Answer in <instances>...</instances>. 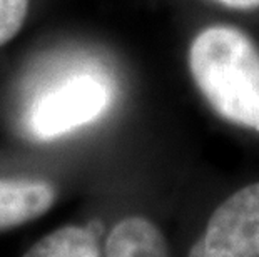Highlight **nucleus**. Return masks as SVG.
Instances as JSON below:
<instances>
[{
	"mask_svg": "<svg viewBox=\"0 0 259 257\" xmlns=\"http://www.w3.org/2000/svg\"><path fill=\"white\" fill-rule=\"evenodd\" d=\"M187 257H259V182L228 197Z\"/></svg>",
	"mask_w": 259,
	"mask_h": 257,
	"instance_id": "obj_3",
	"label": "nucleus"
},
{
	"mask_svg": "<svg viewBox=\"0 0 259 257\" xmlns=\"http://www.w3.org/2000/svg\"><path fill=\"white\" fill-rule=\"evenodd\" d=\"M56 202V189L46 180L0 179V232L35 221Z\"/></svg>",
	"mask_w": 259,
	"mask_h": 257,
	"instance_id": "obj_4",
	"label": "nucleus"
},
{
	"mask_svg": "<svg viewBox=\"0 0 259 257\" xmlns=\"http://www.w3.org/2000/svg\"><path fill=\"white\" fill-rule=\"evenodd\" d=\"M29 12V0H0V45L19 34Z\"/></svg>",
	"mask_w": 259,
	"mask_h": 257,
	"instance_id": "obj_7",
	"label": "nucleus"
},
{
	"mask_svg": "<svg viewBox=\"0 0 259 257\" xmlns=\"http://www.w3.org/2000/svg\"><path fill=\"white\" fill-rule=\"evenodd\" d=\"M22 257H101V250L91 229L65 226L38 239Z\"/></svg>",
	"mask_w": 259,
	"mask_h": 257,
	"instance_id": "obj_6",
	"label": "nucleus"
},
{
	"mask_svg": "<svg viewBox=\"0 0 259 257\" xmlns=\"http://www.w3.org/2000/svg\"><path fill=\"white\" fill-rule=\"evenodd\" d=\"M189 70L219 117L259 132V47L242 30L212 25L189 47Z\"/></svg>",
	"mask_w": 259,
	"mask_h": 257,
	"instance_id": "obj_1",
	"label": "nucleus"
},
{
	"mask_svg": "<svg viewBox=\"0 0 259 257\" xmlns=\"http://www.w3.org/2000/svg\"><path fill=\"white\" fill-rule=\"evenodd\" d=\"M112 102L107 77L80 70L49 85L25 112V127L37 140H52L94 122Z\"/></svg>",
	"mask_w": 259,
	"mask_h": 257,
	"instance_id": "obj_2",
	"label": "nucleus"
},
{
	"mask_svg": "<svg viewBox=\"0 0 259 257\" xmlns=\"http://www.w3.org/2000/svg\"><path fill=\"white\" fill-rule=\"evenodd\" d=\"M106 257H169L161 229L146 217H125L106 240Z\"/></svg>",
	"mask_w": 259,
	"mask_h": 257,
	"instance_id": "obj_5",
	"label": "nucleus"
},
{
	"mask_svg": "<svg viewBox=\"0 0 259 257\" xmlns=\"http://www.w3.org/2000/svg\"><path fill=\"white\" fill-rule=\"evenodd\" d=\"M214 2L223 4L226 7H231V9H239V10L259 7V0H214Z\"/></svg>",
	"mask_w": 259,
	"mask_h": 257,
	"instance_id": "obj_8",
	"label": "nucleus"
}]
</instances>
